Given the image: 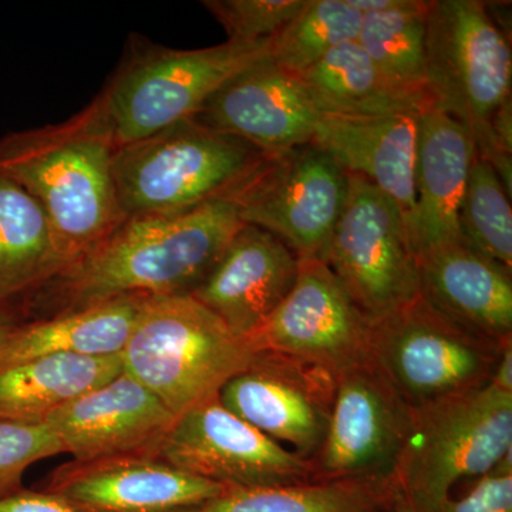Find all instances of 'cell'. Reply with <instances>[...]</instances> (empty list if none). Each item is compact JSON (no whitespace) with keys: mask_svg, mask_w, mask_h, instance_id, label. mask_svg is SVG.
<instances>
[{"mask_svg":"<svg viewBox=\"0 0 512 512\" xmlns=\"http://www.w3.org/2000/svg\"><path fill=\"white\" fill-rule=\"evenodd\" d=\"M244 222L234 198L177 214L123 218L99 244L20 303L22 320L123 295H191Z\"/></svg>","mask_w":512,"mask_h":512,"instance_id":"1","label":"cell"},{"mask_svg":"<svg viewBox=\"0 0 512 512\" xmlns=\"http://www.w3.org/2000/svg\"><path fill=\"white\" fill-rule=\"evenodd\" d=\"M117 148L90 104L63 123L0 138V177L42 205L64 268L123 220L113 178Z\"/></svg>","mask_w":512,"mask_h":512,"instance_id":"2","label":"cell"},{"mask_svg":"<svg viewBox=\"0 0 512 512\" xmlns=\"http://www.w3.org/2000/svg\"><path fill=\"white\" fill-rule=\"evenodd\" d=\"M272 40L178 50L131 39L116 74L90 106L117 147L192 120L224 84L271 57Z\"/></svg>","mask_w":512,"mask_h":512,"instance_id":"3","label":"cell"},{"mask_svg":"<svg viewBox=\"0 0 512 512\" xmlns=\"http://www.w3.org/2000/svg\"><path fill=\"white\" fill-rule=\"evenodd\" d=\"M266 157L195 120L121 146L113 163L121 218L177 214L232 198Z\"/></svg>","mask_w":512,"mask_h":512,"instance_id":"4","label":"cell"},{"mask_svg":"<svg viewBox=\"0 0 512 512\" xmlns=\"http://www.w3.org/2000/svg\"><path fill=\"white\" fill-rule=\"evenodd\" d=\"M255 353L191 295H164L148 296L121 359L178 417L218 397Z\"/></svg>","mask_w":512,"mask_h":512,"instance_id":"5","label":"cell"},{"mask_svg":"<svg viewBox=\"0 0 512 512\" xmlns=\"http://www.w3.org/2000/svg\"><path fill=\"white\" fill-rule=\"evenodd\" d=\"M512 446V393L493 383L413 412L394 474L397 497L414 512H440L457 481L493 471Z\"/></svg>","mask_w":512,"mask_h":512,"instance_id":"6","label":"cell"},{"mask_svg":"<svg viewBox=\"0 0 512 512\" xmlns=\"http://www.w3.org/2000/svg\"><path fill=\"white\" fill-rule=\"evenodd\" d=\"M507 345L457 325L420 295L372 320L370 362L419 412L490 383Z\"/></svg>","mask_w":512,"mask_h":512,"instance_id":"7","label":"cell"},{"mask_svg":"<svg viewBox=\"0 0 512 512\" xmlns=\"http://www.w3.org/2000/svg\"><path fill=\"white\" fill-rule=\"evenodd\" d=\"M424 79L431 104L484 136L511 99L510 39L480 0H430Z\"/></svg>","mask_w":512,"mask_h":512,"instance_id":"8","label":"cell"},{"mask_svg":"<svg viewBox=\"0 0 512 512\" xmlns=\"http://www.w3.org/2000/svg\"><path fill=\"white\" fill-rule=\"evenodd\" d=\"M349 175L315 143L271 154L234 195L244 224L275 235L299 261L328 264Z\"/></svg>","mask_w":512,"mask_h":512,"instance_id":"9","label":"cell"},{"mask_svg":"<svg viewBox=\"0 0 512 512\" xmlns=\"http://www.w3.org/2000/svg\"><path fill=\"white\" fill-rule=\"evenodd\" d=\"M348 175L328 265L367 318L376 320L419 298V259L399 207L365 178Z\"/></svg>","mask_w":512,"mask_h":512,"instance_id":"10","label":"cell"},{"mask_svg":"<svg viewBox=\"0 0 512 512\" xmlns=\"http://www.w3.org/2000/svg\"><path fill=\"white\" fill-rule=\"evenodd\" d=\"M412 426L413 410L370 360L343 372L312 480L394 485Z\"/></svg>","mask_w":512,"mask_h":512,"instance_id":"11","label":"cell"},{"mask_svg":"<svg viewBox=\"0 0 512 512\" xmlns=\"http://www.w3.org/2000/svg\"><path fill=\"white\" fill-rule=\"evenodd\" d=\"M372 320L326 262L299 261L285 301L245 339L254 352H272L342 375L370 360Z\"/></svg>","mask_w":512,"mask_h":512,"instance_id":"12","label":"cell"},{"mask_svg":"<svg viewBox=\"0 0 512 512\" xmlns=\"http://www.w3.org/2000/svg\"><path fill=\"white\" fill-rule=\"evenodd\" d=\"M156 457L225 488L311 481V461L269 439L225 409L218 397L175 419Z\"/></svg>","mask_w":512,"mask_h":512,"instance_id":"13","label":"cell"},{"mask_svg":"<svg viewBox=\"0 0 512 512\" xmlns=\"http://www.w3.org/2000/svg\"><path fill=\"white\" fill-rule=\"evenodd\" d=\"M336 377L322 367L278 353L256 352L222 387L225 409L276 443L312 461L328 430Z\"/></svg>","mask_w":512,"mask_h":512,"instance_id":"14","label":"cell"},{"mask_svg":"<svg viewBox=\"0 0 512 512\" xmlns=\"http://www.w3.org/2000/svg\"><path fill=\"white\" fill-rule=\"evenodd\" d=\"M74 512H180L227 488L184 473L153 454L73 460L40 483Z\"/></svg>","mask_w":512,"mask_h":512,"instance_id":"15","label":"cell"},{"mask_svg":"<svg viewBox=\"0 0 512 512\" xmlns=\"http://www.w3.org/2000/svg\"><path fill=\"white\" fill-rule=\"evenodd\" d=\"M319 117L298 76L269 57L224 84L192 120L271 156L311 143Z\"/></svg>","mask_w":512,"mask_h":512,"instance_id":"16","label":"cell"},{"mask_svg":"<svg viewBox=\"0 0 512 512\" xmlns=\"http://www.w3.org/2000/svg\"><path fill=\"white\" fill-rule=\"evenodd\" d=\"M177 416L160 399L123 372L50 414L45 424L73 460L153 454Z\"/></svg>","mask_w":512,"mask_h":512,"instance_id":"17","label":"cell"},{"mask_svg":"<svg viewBox=\"0 0 512 512\" xmlns=\"http://www.w3.org/2000/svg\"><path fill=\"white\" fill-rule=\"evenodd\" d=\"M298 272V256L281 239L244 224L191 296L245 340L285 301Z\"/></svg>","mask_w":512,"mask_h":512,"instance_id":"18","label":"cell"},{"mask_svg":"<svg viewBox=\"0 0 512 512\" xmlns=\"http://www.w3.org/2000/svg\"><path fill=\"white\" fill-rule=\"evenodd\" d=\"M417 259L420 295L434 309L485 339L512 342L511 271L463 241L431 248Z\"/></svg>","mask_w":512,"mask_h":512,"instance_id":"19","label":"cell"},{"mask_svg":"<svg viewBox=\"0 0 512 512\" xmlns=\"http://www.w3.org/2000/svg\"><path fill=\"white\" fill-rule=\"evenodd\" d=\"M419 117L420 113L320 116L312 138V143L335 158L346 173L360 175L386 194L399 207L409 232L416 201Z\"/></svg>","mask_w":512,"mask_h":512,"instance_id":"20","label":"cell"},{"mask_svg":"<svg viewBox=\"0 0 512 512\" xmlns=\"http://www.w3.org/2000/svg\"><path fill=\"white\" fill-rule=\"evenodd\" d=\"M476 156V141L466 124L436 107L421 111L410 231L417 256L447 242L463 241L458 212Z\"/></svg>","mask_w":512,"mask_h":512,"instance_id":"21","label":"cell"},{"mask_svg":"<svg viewBox=\"0 0 512 512\" xmlns=\"http://www.w3.org/2000/svg\"><path fill=\"white\" fill-rule=\"evenodd\" d=\"M148 295H123L79 311L22 320L0 346V366L50 355H121Z\"/></svg>","mask_w":512,"mask_h":512,"instance_id":"22","label":"cell"},{"mask_svg":"<svg viewBox=\"0 0 512 512\" xmlns=\"http://www.w3.org/2000/svg\"><path fill=\"white\" fill-rule=\"evenodd\" d=\"M320 116L383 117L433 107L426 93L397 86L359 43H343L296 74Z\"/></svg>","mask_w":512,"mask_h":512,"instance_id":"23","label":"cell"},{"mask_svg":"<svg viewBox=\"0 0 512 512\" xmlns=\"http://www.w3.org/2000/svg\"><path fill=\"white\" fill-rule=\"evenodd\" d=\"M124 372L121 355H50L0 366V421L43 424L50 414Z\"/></svg>","mask_w":512,"mask_h":512,"instance_id":"24","label":"cell"},{"mask_svg":"<svg viewBox=\"0 0 512 512\" xmlns=\"http://www.w3.org/2000/svg\"><path fill=\"white\" fill-rule=\"evenodd\" d=\"M45 210L20 185L0 177V311H13L63 271Z\"/></svg>","mask_w":512,"mask_h":512,"instance_id":"25","label":"cell"},{"mask_svg":"<svg viewBox=\"0 0 512 512\" xmlns=\"http://www.w3.org/2000/svg\"><path fill=\"white\" fill-rule=\"evenodd\" d=\"M397 500L393 484L311 480L227 488L212 500L180 512H379Z\"/></svg>","mask_w":512,"mask_h":512,"instance_id":"26","label":"cell"},{"mask_svg":"<svg viewBox=\"0 0 512 512\" xmlns=\"http://www.w3.org/2000/svg\"><path fill=\"white\" fill-rule=\"evenodd\" d=\"M429 3L397 0L392 8L366 13L356 40L387 79L426 94L424 37Z\"/></svg>","mask_w":512,"mask_h":512,"instance_id":"27","label":"cell"},{"mask_svg":"<svg viewBox=\"0 0 512 512\" xmlns=\"http://www.w3.org/2000/svg\"><path fill=\"white\" fill-rule=\"evenodd\" d=\"M362 23V13L348 0H306L272 39L271 60L286 72L302 73L335 47L355 42Z\"/></svg>","mask_w":512,"mask_h":512,"instance_id":"28","label":"cell"},{"mask_svg":"<svg viewBox=\"0 0 512 512\" xmlns=\"http://www.w3.org/2000/svg\"><path fill=\"white\" fill-rule=\"evenodd\" d=\"M458 227L464 244L512 271L511 195L478 154L468 174Z\"/></svg>","mask_w":512,"mask_h":512,"instance_id":"29","label":"cell"},{"mask_svg":"<svg viewBox=\"0 0 512 512\" xmlns=\"http://www.w3.org/2000/svg\"><path fill=\"white\" fill-rule=\"evenodd\" d=\"M306 0H205L232 43L274 39L305 6Z\"/></svg>","mask_w":512,"mask_h":512,"instance_id":"30","label":"cell"},{"mask_svg":"<svg viewBox=\"0 0 512 512\" xmlns=\"http://www.w3.org/2000/svg\"><path fill=\"white\" fill-rule=\"evenodd\" d=\"M62 453V441L47 424L0 421V497L22 490L32 464Z\"/></svg>","mask_w":512,"mask_h":512,"instance_id":"31","label":"cell"},{"mask_svg":"<svg viewBox=\"0 0 512 512\" xmlns=\"http://www.w3.org/2000/svg\"><path fill=\"white\" fill-rule=\"evenodd\" d=\"M440 512H512L511 454L458 500L448 498Z\"/></svg>","mask_w":512,"mask_h":512,"instance_id":"32","label":"cell"},{"mask_svg":"<svg viewBox=\"0 0 512 512\" xmlns=\"http://www.w3.org/2000/svg\"><path fill=\"white\" fill-rule=\"evenodd\" d=\"M0 512H74L62 501L40 490L23 487L0 497Z\"/></svg>","mask_w":512,"mask_h":512,"instance_id":"33","label":"cell"},{"mask_svg":"<svg viewBox=\"0 0 512 512\" xmlns=\"http://www.w3.org/2000/svg\"><path fill=\"white\" fill-rule=\"evenodd\" d=\"M491 383L498 389L512 393V343L504 346L491 377Z\"/></svg>","mask_w":512,"mask_h":512,"instance_id":"34","label":"cell"},{"mask_svg":"<svg viewBox=\"0 0 512 512\" xmlns=\"http://www.w3.org/2000/svg\"><path fill=\"white\" fill-rule=\"evenodd\" d=\"M19 322H22L18 313L13 311H0V346L5 342V339L8 338L12 329L18 325Z\"/></svg>","mask_w":512,"mask_h":512,"instance_id":"35","label":"cell"},{"mask_svg":"<svg viewBox=\"0 0 512 512\" xmlns=\"http://www.w3.org/2000/svg\"><path fill=\"white\" fill-rule=\"evenodd\" d=\"M379 512H414L410 510L407 505H404L402 501L397 500L396 503L390 505V507L384 508V510Z\"/></svg>","mask_w":512,"mask_h":512,"instance_id":"36","label":"cell"}]
</instances>
